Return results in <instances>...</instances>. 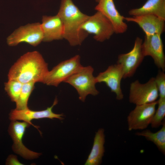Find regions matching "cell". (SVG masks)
<instances>
[{"instance_id":"8","label":"cell","mask_w":165,"mask_h":165,"mask_svg":"<svg viewBox=\"0 0 165 165\" xmlns=\"http://www.w3.org/2000/svg\"><path fill=\"white\" fill-rule=\"evenodd\" d=\"M157 100L153 102L136 105L127 117L128 130H144L150 124L156 110Z\"/></svg>"},{"instance_id":"15","label":"cell","mask_w":165,"mask_h":165,"mask_svg":"<svg viewBox=\"0 0 165 165\" xmlns=\"http://www.w3.org/2000/svg\"><path fill=\"white\" fill-rule=\"evenodd\" d=\"M124 20L137 24L145 33V35L162 34L164 31L165 20L154 15L148 14L124 17Z\"/></svg>"},{"instance_id":"24","label":"cell","mask_w":165,"mask_h":165,"mask_svg":"<svg viewBox=\"0 0 165 165\" xmlns=\"http://www.w3.org/2000/svg\"><path fill=\"white\" fill-rule=\"evenodd\" d=\"M7 165H20L22 164L17 160L16 156L10 155L6 160V163Z\"/></svg>"},{"instance_id":"5","label":"cell","mask_w":165,"mask_h":165,"mask_svg":"<svg viewBox=\"0 0 165 165\" xmlns=\"http://www.w3.org/2000/svg\"><path fill=\"white\" fill-rule=\"evenodd\" d=\"M81 29L88 34L94 35L96 41L103 42L109 39L115 33L112 25L101 13L97 12L82 24Z\"/></svg>"},{"instance_id":"2","label":"cell","mask_w":165,"mask_h":165,"mask_svg":"<svg viewBox=\"0 0 165 165\" xmlns=\"http://www.w3.org/2000/svg\"><path fill=\"white\" fill-rule=\"evenodd\" d=\"M57 14L63 24V38L71 46L81 45L88 35L81 27L89 16L82 13L72 0H61Z\"/></svg>"},{"instance_id":"18","label":"cell","mask_w":165,"mask_h":165,"mask_svg":"<svg viewBox=\"0 0 165 165\" xmlns=\"http://www.w3.org/2000/svg\"><path fill=\"white\" fill-rule=\"evenodd\" d=\"M105 138L104 129L100 128L96 132L93 146L85 165H99L101 163L105 152Z\"/></svg>"},{"instance_id":"13","label":"cell","mask_w":165,"mask_h":165,"mask_svg":"<svg viewBox=\"0 0 165 165\" xmlns=\"http://www.w3.org/2000/svg\"><path fill=\"white\" fill-rule=\"evenodd\" d=\"M58 102L57 99L56 97L53 104L51 107L42 111H32L28 108L20 110L16 109L12 110L9 114V118L11 121L23 120L38 129V126H35L31 123L32 120L43 118H49L51 119L56 118L61 120L64 119L63 117L64 116L63 114H55L52 111L53 108L58 103Z\"/></svg>"},{"instance_id":"12","label":"cell","mask_w":165,"mask_h":165,"mask_svg":"<svg viewBox=\"0 0 165 165\" xmlns=\"http://www.w3.org/2000/svg\"><path fill=\"white\" fill-rule=\"evenodd\" d=\"M123 79V73L120 65L117 64L108 66L105 71L100 72L95 77L97 83L104 82L115 94L117 100H121L124 95L121 87V82Z\"/></svg>"},{"instance_id":"20","label":"cell","mask_w":165,"mask_h":165,"mask_svg":"<svg viewBox=\"0 0 165 165\" xmlns=\"http://www.w3.org/2000/svg\"><path fill=\"white\" fill-rule=\"evenodd\" d=\"M35 83L34 82H30L23 84L20 95L16 102L15 109L20 110L28 108V100L34 88Z\"/></svg>"},{"instance_id":"21","label":"cell","mask_w":165,"mask_h":165,"mask_svg":"<svg viewBox=\"0 0 165 165\" xmlns=\"http://www.w3.org/2000/svg\"><path fill=\"white\" fill-rule=\"evenodd\" d=\"M23 83L15 80L8 79L5 83V89L12 101L15 103L20 95Z\"/></svg>"},{"instance_id":"23","label":"cell","mask_w":165,"mask_h":165,"mask_svg":"<svg viewBox=\"0 0 165 165\" xmlns=\"http://www.w3.org/2000/svg\"><path fill=\"white\" fill-rule=\"evenodd\" d=\"M155 79L159 93V98H165V74L164 72L160 69Z\"/></svg>"},{"instance_id":"22","label":"cell","mask_w":165,"mask_h":165,"mask_svg":"<svg viewBox=\"0 0 165 165\" xmlns=\"http://www.w3.org/2000/svg\"><path fill=\"white\" fill-rule=\"evenodd\" d=\"M157 102L158 108L150 123L152 127L154 128L162 125L165 116V98H159Z\"/></svg>"},{"instance_id":"17","label":"cell","mask_w":165,"mask_h":165,"mask_svg":"<svg viewBox=\"0 0 165 165\" xmlns=\"http://www.w3.org/2000/svg\"><path fill=\"white\" fill-rule=\"evenodd\" d=\"M132 16L153 15L165 20V0H147L141 7L128 12Z\"/></svg>"},{"instance_id":"11","label":"cell","mask_w":165,"mask_h":165,"mask_svg":"<svg viewBox=\"0 0 165 165\" xmlns=\"http://www.w3.org/2000/svg\"><path fill=\"white\" fill-rule=\"evenodd\" d=\"M161 35L156 34L145 35L142 47L145 57H151L158 68L164 72L165 56Z\"/></svg>"},{"instance_id":"10","label":"cell","mask_w":165,"mask_h":165,"mask_svg":"<svg viewBox=\"0 0 165 165\" xmlns=\"http://www.w3.org/2000/svg\"><path fill=\"white\" fill-rule=\"evenodd\" d=\"M31 125L24 121H12L9 127V133L13 141L12 149L14 152L25 159L32 160L38 158L41 154L31 151L22 142V139L27 127Z\"/></svg>"},{"instance_id":"14","label":"cell","mask_w":165,"mask_h":165,"mask_svg":"<svg viewBox=\"0 0 165 165\" xmlns=\"http://www.w3.org/2000/svg\"><path fill=\"white\" fill-rule=\"evenodd\" d=\"M95 9L104 15L112 25L115 33L122 34L127 30L128 26L124 22V16L116 9L113 0H100Z\"/></svg>"},{"instance_id":"1","label":"cell","mask_w":165,"mask_h":165,"mask_svg":"<svg viewBox=\"0 0 165 165\" xmlns=\"http://www.w3.org/2000/svg\"><path fill=\"white\" fill-rule=\"evenodd\" d=\"M48 64L38 51L27 52L20 57L10 69L8 79L22 83H43L48 72Z\"/></svg>"},{"instance_id":"3","label":"cell","mask_w":165,"mask_h":165,"mask_svg":"<svg viewBox=\"0 0 165 165\" xmlns=\"http://www.w3.org/2000/svg\"><path fill=\"white\" fill-rule=\"evenodd\" d=\"M94 71L93 68L90 66H82L64 82L76 90L79 99L82 102L85 101L88 95L95 96L99 93L95 86L97 82L95 77L93 75Z\"/></svg>"},{"instance_id":"6","label":"cell","mask_w":165,"mask_h":165,"mask_svg":"<svg viewBox=\"0 0 165 165\" xmlns=\"http://www.w3.org/2000/svg\"><path fill=\"white\" fill-rule=\"evenodd\" d=\"M159 97L155 78H151L145 83L136 80L130 84L129 97L130 103L136 105L150 103L156 101Z\"/></svg>"},{"instance_id":"16","label":"cell","mask_w":165,"mask_h":165,"mask_svg":"<svg viewBox=\"0 0 165 165\" xmlns=\"http://www.w3.org/2000/svg\"><path fill=\"white\" fill-rule=\"evenodd\" d=\"M41 26L43 35L42 41L49 42L63 38V24L57 14L43 16Z\"/></svg>"},{"instance_id":"19","label":"cell","mask_w":165,"mask_h":165,"mask_svg":"<svg viewBox=\"0 0 165 165\" xmlns=\"http://www.w3.org/2000/svg\"><path fill=\"white\" fill-rule=\"evenodd\" d=\"M162 128L158 131L153 133L148 129L144 130L135 133L138 136L144 137L147 140L153 142L159 150L165 155V121H163Z\"/></svg>"},{"instance_id":"4","label":"cell","mask_w":165,"mask_h":165,"mask_svg":"<svg viewBox=\"0 0 165 165\" xmlns=\"http://www.w3.org/2000/svg\"><path fill=\"white\" fill-rule=\"evenodd\" d=\"M82 66L80 57L77 55L62 61L49 71L43 83L48 86H58L64 82L72 75L79 70Z\"/></svg>"},{"instance_id":"7","label":"cell","mask_w":165,"mask_h":165,"mask_svg":"<svg viewBox=\"0 0 165 165\" xmlns=\"http://www.w3.org/2000/svg\"><path fill=\"white\" fill-rule=\"evenodd\" d=\"M43 33L41 23L29 24L15 30L7 38V43L14 46L23 42L35 46L43 41Z\"/></svg>"},{"instance_id":"9","label":"cell","mask_w":165,"mask_h":165,"mask_svg":"<svg viewBox=\"0 0 165 165\" xmlns=\"http://www.w3.org/2000/svg\"><path fill=\"white\" fill-rule=\"evenodd\" d=\"M142 39L137 37L133 49L127 53L119 55L117 64L121 67L123 79L132 76L143 61L145 57L142 50Z\"/></svg>"},{"instance_id":"25","label":"cell","mask_w":165,"mask_h":165,"mask_svg":"<svg viewBox=\"0 0 165 165\" xmlns=\"http://www.w3.org/2000/svg\"><path fill=\"white\" fill-rule=\"evenodd\" d=\"M100 0H95L97 2H99Z\"/></svg>"}]
</instances>
